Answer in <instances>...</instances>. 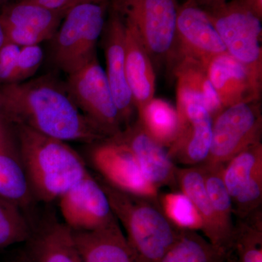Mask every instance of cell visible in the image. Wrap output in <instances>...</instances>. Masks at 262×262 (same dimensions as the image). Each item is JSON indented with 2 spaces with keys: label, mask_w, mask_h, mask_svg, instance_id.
Instances as JSON below:
<instances>
[{
  "label": "cell",
  "mask_w": 262,
  "mask_h": 262,
  "mask_svg": "<svg viewBox=\"0 0 262 262\" xmlns=\"http://www.w3.org/2000/svg\"><path fill=\"white\" fill-rule=\"evenodd\" d=\"M206 72L224 108L261 101L262 82L228 53L212 58Z\"/></svg>",
  "instance_id": "17"
},
{
  "label": "cell",
  "mask_w": 262,
  "mask_h": 262,
  "mask_svg": "<svg viewBox=\"0 0 262 262\" xmlns=\"http://www.w3.org/2000/svg\"><path fill=\"white\" fill-rule=\"evenodd\" d=\"M245 8L262 20V0H238Z\"/></svg>",
  "instance_id": "34"
},
{
  "label": "cell",
  "mask_w": 262,
  "mask_h": 262,
  "mask_svg": "<svg viewBox=\"0 0 262 262\" xmlns=\"http://www.w3.org/2000/svg\"><path fill=\"white\" fill-rule=\"evenodd\" d=\"M203 172L207 194L221 225L229 236L234 237L232 201L223 179L224 165H200ZM233 244V243H232Z\"/></svg>",
  "instance_id": "25"
},
{
  "label": "cell",
  "mask_w": 262,
  "mask_h": 262,
  "mask_svg": "<svg viewBox=\"0 0 262 262\" xmlns=\"http://www.w3.org/2000/svg\"><path fill=\"white\" fill-rule=\"evenodd\" d=\"M30 1L37 3L38 5L47 9L67 14L71 9L75 8L77 5L88 3H110L111 0H30Z\"/></svg>",
  "instance_id": "33"
},
{
  "label": "cell",
  "mask_w": 262,
  "mask_h": 262,
  "mask_svg": "<svg viewBox=\"0 0 262 262\" xmlns=\"http://www.w3.org/2000/svg\"><path fill=\"white\" fill-rule=\"evenodd\" d=\"M114 214L125 230L136 262H160L182 234L164 214L157 200L120 190L98 179Z\"/></svg>",
  "instance_id": "3"
},
{
  "label": "cell",
  "mask_w": 262,
  "mask_h": 262,
  "mask_svg": "<svg viewBox=\"0 0 262 262\" xmlns=\"http://www.w3.org/2000/svg\"><path fill=\"white\" fill-rule=\"evenodd\" d=\"M179 127L168 148L174 163L196 166L206 162L211 149L213 118L201 103H192L177 112Z\"/></svg>",
  "instance_id": "15"
},
{
  "label": "cell",
  "mask_w": 262,
  "mask_h": 262,
  "mask_svg": "<svg viewBox=\"0 0 262 262\" xmlns=\"http://www.w3.org/2000/svg\"><path fill=\"white\" fill-rule=\"evenodd\" d=\"M226 51L262 82L261 20L238 0L204 10Z\"/></svg>",
  "instance_id": "5"
},
{
  "label": "cell",
  "mask_w": 262,
  "mask_h": 262,
  "mask_svg": "<svg viewBox=\"0 0 262 262\" xmlns=\"http://www.w3.org/2000/svg\"><path fill=\"white\" fill-rule=\"evenodd\" d=\"M261 170V142L244 150L226 164L223 170V179L232 201Z\"/></svg>",
  "instance_id": "26"
},
{
  "label": "cell",
  "mask_w": 262,
  "mask_h": 262,
  "mask_svg": "<svg viewBox=\"0 0 262 262\" xmlns=\"http://www.w3.org/2000/svg\"><path fill=\"white\" fill-rule=\"evenodd\" d=\"M72 234L84 262H136L118 221L98 230L72 231Z\"/></svg>",
  "instance_id": "22"
},
{
  "label": "cell",
  "mask_w": 262,
  "mask_h": 262,
  "mask_svg": "<svg viewBox=\"0 0 262 262\" xmlns=\"http://www.w3.org/2000/svg\"><path fill=\"white\" fill-rule=\"evenodd\" d=\"M32 231V219L14 202L0 196V250L24 244Z\"/></svg>",
  "instance_id": "27"
},
{
  "label": "cell",
  "mask_w": 262,
  "mask_h": 262,
  "mask_svg": "<svg viewBox=\"0 0 262 262\" xmlns=\"http://www.w3.org/2000/svg\"><path fill=\"white\" fill-rule=\"evenodd\" d=\"M7 262H27V260L24 258V256H22L21 253H20L18 256L13 258V259L10 260V261Z\"/></svg>",
  "instance_id": "37"
},
{
  "label": "cell",
  "mask_w": 262,
  "mask_h": 262,
  "mask_svg": "<svg viewBox=\"0 0 262 262\" xmlns=\"http://www.w3.org/2000/svg\"><path fill=\"white\" fill-rule=\"evenodd\" d=\"M170 69L177 80V112L189 103H198L213 119L224 110L204 65L194 60L183 59Z\"/></svg>",
  "instance_id": "21"
},
{
  "label": "cell",
  "mask_w": 262,
  "mask_h": 262,
  "mask_svg": "<svg viewBox=\"0 0 262 262\" xmlns=\"http://www.w3.org/2000/svg\"><path fill=\"white\" fill-rule=\"evenodd\" d=\"M20 49L10 42L5 43L0 48V86L11 82Z\"/></svg>",
  "instance_id": "32"
},
{
  "label": "cell",
  "mask_w": 262,
  "mask_h": 262,
  "mask_svg": "<svg viewBox=\"0 0 262 262\" xmlns=\"http://www.w3.org/2000/svg\"><path fill=\"white\" fill-rule=\"evenodd\" d=\"M58 201L63 223L75 232H92L117 222L106 193L91 173Z\"/></svg>",
  "instance_id": "11"
},
{
  "label": "cell",
  "mask_w": 262,
  "mask_h": 262,
  "mask_svg": "<svg viewBox=\"0 0 262 262\" xmlns=\"http://www.w3.org/2000/svg\"><path fill=\"white\" fill-rule=\"evenodd\" d=\"M177 187L192 201L202 221V232L211 244L229 252L233 239L226 232L207 194L200 165L176 169Z\"/></svg>",
  "instance_id": "20"
},
{
  "label": "cell",
  "mask_w": 262,
  "mask_h": 262,
  "mask_svg": "<svg viewBox=\"0 0 262 262\" xmlns=\"http://www.w3.org/2000/svg\"><path fill=\"white\" fill-rule=\"evenodd\" d=\"M262 201V170L232 200L233 214L243 220L261 208Z\"/></svg>",
  "instance_id": "30"
},
{
  "label": "cell",
  "mask_w": 262,
  "mask_h": 262,
  "mask_svg": "<svg viewBox=\"0 0 262 262\" xmlns=\"http://www.w3.org/2000/svg\"><path fill=\"white\" fill-rule=\"evenodd\" d=\"M137 115L138 120L146 132L160 145L168 149L179 130L177 108L165 100L154 98Z\"/></svg>",
  "instance_id": "23"
},
{
  "label": "cell",
  "mask_w": 262,
  "mask_h": 262,
  "mask_svg": "<svg viewBox=\"0 0 262 262\" xmlns=\"http://www.w3.org/2000/svg\"><path fill=\"white\" fill-rule=\"evenodd\" d=\"M227 1L228 0H195L196 4L203 10L220 6V5L225 4Z\"/></svg>",
  "instance_id": "35"
},
{
  "label": "cell",
  "mask_w": 262,
  "mask_h": 262,
  "mask_svg": "<svg viewBox=\"0 0 262 262\" xmlns=\"http://www.w3.org/2000/svg\"><path fill=\"white\" fill-rule=\"evenodd\" d=\"M33 195L37 203H51L90 173L85 162L66 141L24 127H12Z\"/></svg>",
  "instance_id": "2"
},
{
  "label": "cell",
  "mask_w": 262,
  "mask_h": 262,
  "mask_svg": "<svg viewBox=\"0 0 262 262\" xmlns=\"http://www.w3.org/2000/svg\"><path fill=\"white\" fill-rule=\"evenodd\" d=\"M0 196L14 202L33 217L37 202L24 170L14 130L0 121Z\"/></svg>",
  "instance_id": "18"
},
{
  "label": "cell",
  "mask_w": 262,
  "mask_h": 262,
  "mask_svg": "<svg viewBox=\"0 0 262 262\" xmlns=\"http://www.w3.org/2000/svg\"><path fill=\"white\" fill-rule=\"evenodd\" d=\"M65 84L77 107L107 139L123 130L106 72L100 65L97 55L67 75Z\"/></svg>",
  "instance_id": "6"
},
{
  "label": "cell",
  "mask_w": 262,
  "mask_h": 262,
  "mask_svg": "<svg viewBox=\"0 0 262 262\" xmlns=\"http://www.w3.org/2000/svg\"><path fill=\"white\" fill-rule=\"evenodd\" d=\"M227 53L225 45L206 12L195 0L179 5L175 37L166 63L169 68L183 59L208 65L212 58Z\"/></svg>",
  "instance_id": "9"
},
{
  "label": "cell",
  "mask_w": 262,
  "mask_h": 262,
  "mask_svg": "<svg viewBox=\"0 0 262 262\" xmlns=\"http://www.w3.org/2000/svg\"><path fill=\"white\" fill-rule=\"evenodd\" d=\"M232 248L237 262H262L261 208L234 225Z\"/></svg>",
  "instance_id": "28"
},
{
  "label": "cell",
  "mask_w": 262,
  "mask_h": 262,
  "mask_svg": "<svg viewBox=\"0 0 262 262\" xmlns=\"http://www.w3.org/2000/svg\"><path fill=\"white\" fill-rule=\"evenodd\" d=\"M65 15L30 0H18L5 5L0 20L6 42L22 48L51 40Z\"/></svg>",
  "instance_id": "12"
},
{
  "label": "cell",
  "mask_w": 262,
  "mask_h": 262,
  "mask_svg": "<svg viewBox=\"0 0 262 262\" xmlns=\"http://www.w3.org/2000/svg\"><path fill=\"white\" fill-rule=\"evenodd\" d=\"M110 7L134 26L153 62L168 61L175 37L177 0H111Z\"/></svg>",
  "instance_id": "7"
},
{
  "label": "cell",
  "mask_w": 262,
  "mask_h": 262,
  "mask_svg": "<svg viewBox=\"0 0 262 262\" xmlns=\"http://www.w3.org/2000/svg\"><path fill=\"white\" fill-rule=\"evenodd\" d=\"M114 139L127 146L137 160L144 177L159 189L163 186L177 187L175 163L166 148L151 137L136 119Z\"/></svg>",
  "instance_id": "16"
},
{
  "label": "cell",
  "mask_w": 262,
  "mask_h": 262,
  "mask_svg": "<svg viewBox=\"0 0 262 262\" xmlns=\"http://www.w3.org/2000/svg\"><path fill=\"white\" fill-rule=\"evenodd\" d=\"M44 58V51L39 45L20 48L11 82L20 83L30 80L39 70Z\"/></svg>",
  "instance_id": "31"
},
{
  "label": "cell",
  "mask_w": 262,
  "mask_h": 262,
  "mask_svg": "<svg viewBox=\"0 0 262 262\" xmlns=\"http://www.w3.org/2000/svg\"><path fill=\"white\" fill-rule=\"evenodd\" d=\"M20 253L27 262H84L72 231L52 213L33 218L32 233Z\"/></svg>",
  "instance_id": "14"
},
{
  "label": "cell",
  "mask_w": 262,
  "mask_h": 262,
  "mask_svg": "<svg viewBox=\"0 0 262 262\" xmlns=\"http://www.w3.org/2000/svg\"><path fill=\"white\" fill-rule=\"evenodd\" d=\"M11 0H0V4H8Z\"/></svg>",
  "instance_id": "38"
},
{
  "label": "cell",
  "mask_w": 262,
  "mask_h": 262,
  "mask_svg": "<svg viewBox=\"0 0 262 262\" xmlns=\"http://www.w3.org/2000/svg\"><path fill=\"white\" fill-rule=\"evenodd\" d=\"M0 121L66 142L94 144L107 139L53 74L0 86Z\"/></svg>",
  "instance_id": "1"
},
{
  "label": "cell",
  "mask_w": 262,
  "mask_h": 262,
  "mask_svg": "<svg viewBox=\"0 0 262 262\" xmlns=\"http://www.w3.org/2000/svg\"><path fill=\"white\" fill-rule=\"evenodd\" d=\"M261 101L224 108L213 119L211 149L203 164L224 165L250 146L261 142Z\"/></svg>",
  "instance_id": "8"
},
{
  "label": "cell",
  "mask_w": 262,
  "mask_h": 262,
  "mask_svg": "<svg viewBox=\"0 0 262 262\" xmlns=\"http://www.w3.org/2000/svg\"><path fill=\"white\" fill-rule=\"evenodd\" d=\"M158 202L164 214L182 230H202V221L192 201L184 193L171 192L160 194Z\"/></svg>",
  "instance_id": "29"
},
{
  "label": "cell",
  "mask_w": 262,
  "mask_h": 262,
  "mask_svg": "<svg viewBox=\"0 0 262 262\" xmlns=\"http://www.w3.org/2000/svg\"><path fill=\"white\" fill-rule=\"evenodd\" d=\"M101 37L106 60L105 72L125 128L134 122L136 110L125 74V21L110 5Z\"/></svg>",
  "instance_id": "13"
},
{
  "label": "cell",
  "mask_w": 262,
  "mask_h": 262,
  "mask_svg": "<svg viewBox=\"0 0 262 262\" xmlns=\"http://www.w3.org/2000/svg\"><path fill=\"white\" fill-rule=\"evenodd\" d=\"M91 160L103 180L114 187L158 201V189L150 183L130 149L114 138L94 144Z\"/></svg>",
  "instance_id": "10"
},
{
  "label": "cell",
  "mask_w": 262,
  "mask_h": 262,
  "mask_svg": "<svg viewBox=\"0 0 262 262\" xmlns=\"http://www.w3.org/2000/svg\"><path fill=\"white\" fill-rule=\"evenodd\" d=\"M227 254L195 231L183 230L160 262H224Z\"/></svg>",
  "instance_id": "24"
},
{
  "label": "cell",
  "mask_w": 262,
  "mask_h": 262,
  "mask_svg": "<svg viewBox=\"0 0 262 262\" xmlns=\"http://www.w3.org/2000/svg\"><path fill=\"white\" fill-rule=\"evenodd\" d=\"M125 25V74L136 113L155 98L156 77L153 61L132 24Z\"/></svg>",
  "instance_id": "19"
},
{
  "label": "cell",
  "mask_w": 262,
  "mask_h": 262,
  "mask_svg": "<svg viewBox=\"0 0 262 262\" xmlns=\"http://www.w3.org/2000/svg\"><path fill=\"white\" fill-rule=\"evenodd\" d=\"M110 5L83 3L66 14L51 39V59L57 70L69 75L97 55L96 46Z\"/></svg>",
  "instance_id": "4"
},
{
  "label": "cell",
  "mask_w": 262,
  "mask_h": 262,
  "mask_svg": "<svg viewBox=\"0 0 262 262\" xmlns=\"http://www.w3.org/2000/svg\"><path fill=\"white\" fill-rule=\"evenodd\" d=\"M6 37L3 29V24H2L1 20H0V48L6 43Z\"/></svg>",
  "instance_id": "36"
}]
</instances>
